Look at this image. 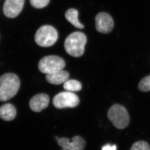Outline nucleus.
Instances as JSON below:
<instances>
[{
  "label": "nucleus",
  "instance_id": "423d86ee",
  "mask_svg": "<svg viewBox=\"0 0 150 150\" xmlns=\"http://www.w3.org/2000/svg\"><path fill=\"white\" fill-rule=\"evenodd\" d=\"M79 103L78 96L70 91L60 92L55 95L52 100V104L58 109L75 108Z\"/></svg>",
  "mask_w": 150,
  "mask_h": 150
},
{
  "label": "nucleus",
  "instance_id": "39448f33",
  "mask_svg": "<svg viewBox=\"0 0 150 150\" xmlns=\"http://www.w3.org/2000/svg\"><path fill=\"white\" fill-rule=\"evenodd\" d=\"M65 67V61L57 55H49L44 57L40 60L38 64L39 70L46 74L62 70Z\"/></svg>",
  "mask_w": 150,
  "mask_h": 150
},
{
  "label": "nucleus",
  "instance_id": "ddd939ff",
  "mask_svg": "<svg viewBox=\"0 0 150 150\" xmlns=\"http://www.w3.org/2000/svg\"><path fill=\"white\" fill-rule=\"evenodd\" d=\"M65 16L67 21L72 25L77 28L83 29L84 26L80 23L78 20V11L76 9L71 8L66 12Z\"/></svg>",
  "mask_w": 150,
  "mask_h": 150
},
{
  "label": "nucleus",
  "instance_id": "2eb2a0df",
  "mask_svg": "<svg viewBox=\"0 0 150 150\" xmlns=\"http://www.w3.org/2000/svg\"><path fill=\"white\" fill-rule=\"evenodd\" d=\"M138 88L139 91L143 92L150 91V75L145 77L139 83Z\"/></svg>",
  "mask_w": 150,
  "mask_h": 150
},
{
  "label": "nucleus",
  "instance_id": "f257e3e1",
  "mask_svg": "<svg viewBox=\"0 0 150 150\" xmlns=\"http://www.w3.org/2000/svg\"><path fill=\"white\" fill-rule=\"evenodd\" d=\"M20 81L15 74L7 73L0 77V101L13 98L18 91Z\"/></svg>",
  "mask_w": 150,
  "mask_h": 150
},
{
  "label": "nucleus",
  "instance_id": "9b49d317",
  "mask_svg": "<svg viewBox=\"0 0 150 150\" xmlns=\"http://www.w3.org/2000/svg\"><path fill=\"white\" fill-rule=\"evenodd\" d=\"M69 77V73L68 71L60 70L56 72L47 74L46 79L49 83L58 85L68 81Z\"/></svg>",
  "mask_w": 150,
  "mask_h": 150
},
{
  "label": "nucleus",
  "instance_id": "f3484780",
  "mask_svg": "<svg viewBox=\"0 0 150 150\" xmlns=\"http://www.w3.org/2000/svg\"><path fill=\"white\" fill-rule=\"evenodd\" d=\"M50 0H30L32 6L35 8H42L49 4Z\"/></svg>",
  "mask_w": 150,
  "mask_h": 150
},
{
  "label": "nucleus",
  "instance_id": "7ed1b4c3",
  "mask_svg": "<svg viewBox=\"0 0 150 150\" xmlns=\"http://www.w3.org/2000/svg\"><path fill=\"white\" fill-rule=\"evenodd\" d=\"M108 117L114 126L117 129H123L130 122L129 114L125 108L121 105H114L108 111Z\"/></svg>",
  "mask_w": 150,
  "mask_h": 150
},
{
  "label": "nucleus",
  "instance_id": "1a4fd4ad",
  "mask_svg": "<svg viewBox=\"0 0 150 150\" xmlns=\"http://www.w3.org/2000/svg\"><path fill=\"white\" fill-rule=\"evenodd\" d=\"M57 144L62 150H83L86 145L84 139L79 136L72 137V142L68 138H60L57 140Z\"/></svg>",
  "mask_w": 150,
  "mask_h": 150
},
{
  "label": "nucleus",
  "instance_id": "dca6fc26",
  "mask_svg": "<svg viewBox=\"0 0 150 150\" xmlns=\"http://www.w3.org/2000/svg\"><path fill=\"white\" fill-rule=\"evenodd\" d=\"M131 150H150V145L144 141H139L133 145Z\"/></svg>",
  "mask_w": 150,
  "mask_h": 150
},
{
  "label": "nucleus",
  "instance_id": "9d476101",
  "mask_svg": "<svg viewBox=\"0 0 150 150\" xmlns=\"http://www.w3.org/2000/svg\"><path fill=\"white\" fill-rule=\"evenodd\" d=\"M50 99L45 93L38 94L33 96L29 102V106L34 112H39L48 106Z\"/></svg>",
  "mask_w": 150,
  "mask_h": 150
},
{
  "label": "nucleus",
  "instance_id": "6e6552de",
  "mask_svg": "<svg viewBox=\"0 0 150 150\" xmlns=\"http://www.w3.org/2000/svg\"><path fill=\"white\" fill-rule=\"evenodd\" d=\"M25 0H6L3 6V12L9 18H14L23 10Z\"/></svg>",
  "mask_w": 150,
  "mask_h": 150
},
{
  "label": "nucleus",
  "instance_id": "a211bd4d",
  "mask_svg": "<svg viewBox=\"0 0 150 150\" xmlns=\"http://www.w3.org/2000/svg\"><path fill=\"white\" fill-rule=\"evenodd\" d=\"M102 150H117V146L115 145H111L110 144L105 145L102 148Z\"/></svg>",
  "mask_w": 150,
  "mask_h": 150
},
{
  "label": "nucleus",
  "instance_id": "0eeeda50",
  "mask_svg": "<svg viewBox=\"0 0 150 150\" xmlns=\"http://www.w3.org/2000/svg\"><path fill=\"white\" fill-rule=\"evenodd\" d=\"M97 31L103 33H110L113 28L114 23L111 16L108 13L100 12L95 17Z\"/></svg>",
  "mask_w": 150,
  "mask_h": 150
},
{
  "label": "nucleus",
  "instance_id": "f8f14e48",
  "mask_svg": "<svg viewBox=\"0 0 150 150\" xmlns=\"http://www.w3.org/2000/svg\"><path fill=\"white\" fill-rule=\"evenodd\" d=\"M17 114L16 108L10 103H6L0 107V117L5 121L12 120Z\"/></svg>",
  "mask_w": 150,
  "mask_h": 150
},
{
  "label": "nucleus",
  "instance_id": "4468645a",
  "mask_svg": "<svg viewBox=\"0 0 150 150\" xmlns=\"http://www.w3.org/2000/svg\"><path fill=\"white\" fill-rule=\"evenodd\" d=\"M82 87L80 82L75 80H68L63 85L64 89L68 91H81Z\"/></svg>",
  "mask_w": 150,
  "mask_h": 150
},
{
  "label": "nucleus",
  "instance_id": "20e7f679",
  "mask_svg": "<svg viewBox=\"0 0 150 150\" xmlns=\"http://www.w3.org/2000/svg\"><path fill=\"white\" fill-rule=\"evenodd\" d=\"M58 39V33L52 26H42L35 33V40L38 45L48 47L53 45Z\"/></svg>",
  "mask_w": 150,
  "mask_h": 150
},
{
  "label": "nucleus",
  "instance_id": "f03ea898",
  "mask_svg": "<svg viewBox=\"0 0 150 150\" xmlns=\"http://www.w3.org/2000/svg\"><path fill=\"white\" fill-rule=\"evenodd\" d=\"M87 41L86 35L80 32H75L68 35L64 43L66 52L74 57L83 55Z\"/></svg>",
  "mask_w": 150,
  "mask_h": 150
}]
</instances>
